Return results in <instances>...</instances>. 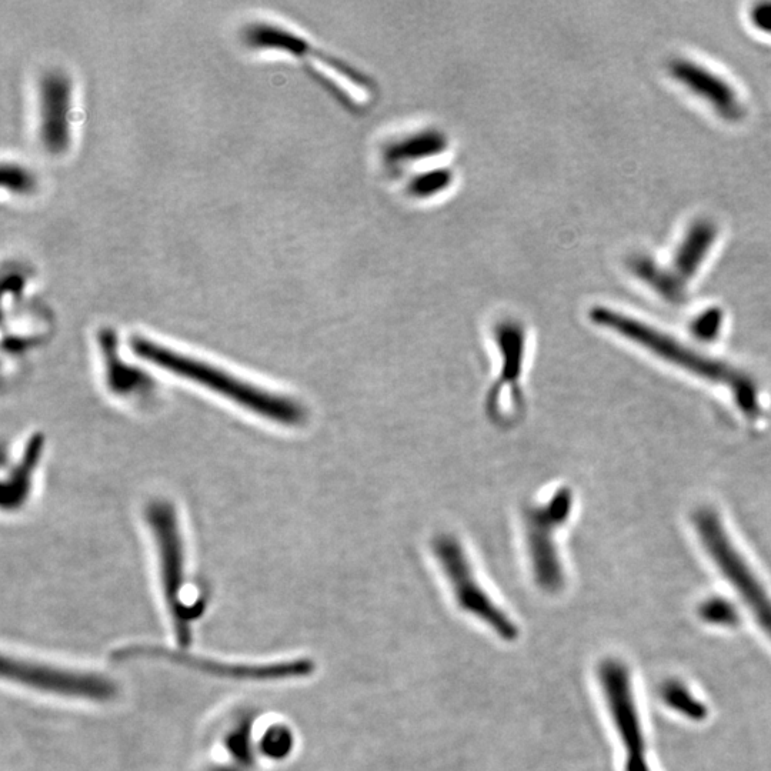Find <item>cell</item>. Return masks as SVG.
<instances>
[{
  "instance_id": "17",
  "label": "cell",
  "mask_w": 771,
  "mask_h": 771,
  "mask_svg": "<svg viewBox=\"0 0 771 771\" xmlns=\"http://www.w3.org/2000/svg\"><path fill=\"white\" fill-rule=\"evenodd\" d=\"M664 700L676 712L684 714L693 720H703L707 710L699 700L694 699L692 693L680 683H669L664 687Z\"/></svg>"
},
{
  "instance_id": "7",
  "label": "cell",
  "mask_w": 771,
  "mask_h": 771,
  "mask_svg": "<svg viewBox=\"0 0 771 771\" xmlns=\"http://www.w3.org/2000/svg\"><path fill=\"white\" fill-rule=\"evenodd\" d=\"M495 340L500 357H502V369L495 385L490 387L486 399V412L490 419L496 415L503 395L510 397V407L514 417H522L524 399L520 379L526 359L527 332L520 320L514 317H505L495 326Z\"/></svg>"
},
{
  "instance_id": "19",
  "label": "cell",
  "mask_w": 771,
  "mask_h": 771,
  "mask_svg": "<svg viewBox=\"0 0 771 771\" xmlns=\"http://www.w3.org/2000/svg\"><path fill=\"white\" fill-rule=\"evenodd\" d=\"M723 313L719 309H710L693 322L692 332L699 339H714L722 329Z\"/></svg>"
},
{
  "instance_id": "3",
  "label": "cell",
  "mask_w": 771,
  "mask_h": 771,
  "mask_svg": "<svg viewBox=\"0 0 771 771\" xmlns=\"http://www.w3.org/2000/svg\"><path fill=\"white\" fill-rule=\"evenodd\" d=\"M432 547L460 609L485 623L500 639L514 642L519 637V629L477 579L460 540L452 534H439Z\"/></svg>"
},
{
  "instance_id": "16",
  "label": "cell",
  "mask_w": 771,
  "mask_h": 771,
  "mask_svg": "<svg viewBox=\"0 0 771 771\" xmlns=\"http://www.w3.org/2000/svg\"><path fill=\"white\" fill-rule=\"evenodd\" d=\"M455 182V170L447 166L422 170L407 180V195L416 200H432L449 192Z\"/></svg>"
},
{
  "instance_id": "21",
  "label": "cell",
  "mask_w": 771,
  "mask_h": 771,
  "mask_svg": "<svg viewBox=\"0 0 771 771\" xmlns=\"http://www.w3.org/2000/svg\"><path fill=\"white\" fill-rule=\"evenodd\" d=\"M753 22L760 29L771 32V3H764L753 10Z\"/></svg>"
},
{
  "instance_id": "15",
  "label": "cell",
  "mask_w": 771,
  "mask_h": 771,
  "mask_svg": "<svg viewBox=\"0 0 771 771\" xmlns=\"http://www.w3.org/2000/svg\"><path fill=\"white\" fill-rule=\"evenodd\" d=\"M632 270L643 282L653 287L664 299L673 303L682 302L684 299V286L682 280L674 272H667L662 266L657 265L649 257L637 256L630 263Z\"/></svg>"
},
{
  "instance_id": "11",
  "label": "cell",
  "mask_w": 771,
  "mask_h": 771,
  "mask_svg": "<svg viewBox=\"0 0 771 771\" xmlns=\"http://www.w3.org/2000/svg\"><path fill=\"white\" fill-rule=\"evenodd\" d=\"M670 72L677 82L709 102L723 119L736 122L743 118V103L736 90L712 70L692 60L677 59L670 65Z\"/></svg>"
},
{
  "instance_id": "2",
  "label": "cell",
  "mask_w": 771,
  "mask_h": 771,
  "mask_svg": "<svg viewBox=\"0 0 771 771\" xmlns=\"http://www.w3.org/2000/svg\"><path fill=\"white\" fill-rule=\"evenodd\" d=\"M132 347L136 355L153 365L192 380L198 385L209 387L213 392L228 397L266 419L275 420L286 426H297L305 420V409L289 397L273 395L260 387L236 379L235 376L216 369L208 363L182 356L168 347L156 345L152 340L136 337L133 339Z\"/></svg>"
},
{
  "instance_id": "4",
  "label": "cell",
  "mask_w": 771,
  "mask_h": 771,
  "mask_svg": "<svg viewBox=\"0 0 771 771\" xmlns=\"http://www.w3.org/2000/svg\"><path fill=\"white\" fill-rule=\"evenodd\" d=\"M573 509V493L560 489L540 506L524 510L527 550L534 582L547 593H557L564 586V570L557 550L556 533L569 520Z\"/></svg>"
},
{
  "instance_id": "5",
  "label": "cell",
  "mask_w": 771,
  "mask_h": 771,
  "mask_svg": "<svg viewBox=\"0 0 771 771\" xmlns=\"http://www.w3.org/2000/svg\"><path fill=\"white\" fill-rule=\"evenodd\" d=\"M697 532L707 553L719 567L723 576L740 594L744 603L754 614L757 622L771 639V599L763 584L757 579L736 547L730 542L723 524L717 514L710 509H702L694 516Z\"/></svg>"
},
{
  "instance_id": "12",
  "label": "cell",
  "mask_w": 771,
  "mask_h": 771,
  "mask_svg": "<svg viewBox=\"0 0 771 771\" xmlns=\"http://www.w3.org/2000/svg\"><path fill=\"white\" fill-rule=\"evenodd\" d=\"M450 148L449 136L442 129L423 128L389 140L382 150L383 163L392 172L440 158Z\"/></svg>"
},
{
  "instance_id": "20",
  "label": "cell",
  "mask_w": 771,
  "mask_h": 771,
  "mask_svg": "<svg viewBox=\"0 0 771 771\" xmlns=\"http://www.w3.org/2000/svg\"><path fill=\"white\" fill-rule=\"evenodd\" d=\"M3 186L13 192H26L33 186L32 175L18 165L5 166L3 168Z\"/></svg>"
},
{
  "instance_id": "9",
  "label": "cell",
  "mask_w": 771,
  "mask_h": 771,
  "mask_svg": "<svg viewBox=\"0 0 771 771\" xmlns=\"http://www.w3.org/2000/svg\"><path fill=\"white\" fill-rule=\"evenodd\" d=\"M72 86L63 73L43 78L39 93V130L43 146L52 155L68 150L70 138Z\"/></svg>"
},
{
  "instance_id": "6",
  "label": "cell",
  "mask_w": 771,
  "mask_h": 771,
  "mask_svg": "<svg viewBox=\"0 0 771 771\" xmlns=\"http://www.w3.org/2000/svg\"><path fill=\"white\" fill-rule=\"evenodd\" d=\"M599 679L626 750V771H650L646 760V740L626 667L617 660H606L600 664Z\"/></svg>"
},
{
  "instance_id": "8",
  "label": "cell",
  "mask_w": 771,
  "mask_h": 771,
  "mask_svg": "<svg viewBox=\"0 0 771 771\" xmlns=\"http://www.w3.org/2000/svg\"><path fill=\"white\" fill-rule=\"evenodd\" d=\"M3 673L15 682L28 684L35 689L80 699L105 700L113 694L112 684L105 679L39 664L12 660L3 663Z\"/></svg>"
},
{
  "instance_id": "18",
  "label": "cell",
  "mask_w": 771,
  "mask_h": 771,
  "mask_svg": "<svg viewBox=\"0 0 771 771\" xmlns=\"http://www.w3.org/2000/svg\"><path fill=\"white\" fill-rule=\"evenodd\" d=\"M702 617L706 622L720 624V626H732L737 622V613L732 604L723 599H712L702 606Z\"/></svg>"
},
{
  "instance_id": "1",
  "label": "cell",
  "mask_w": 771,
  "mask_h": 771,
  "mask_svg": "<svg viewBox=\"0 0 771 771\" xmlns=\"http://www.w3.org/2000/svg\"><path fill=\"white\" fill-rule=\"evenodd\" d=\"M589 316L594 325L619 333L620 336L632 340L637 345L659 356L660 359L682 367L687 372L717 383V385L729 387L737 406L740 407L744 415L749 417L759 415V392H757L756 383L740 370L712 359V357L704 356L703 353L682 345L679 340L664 335L654 327L639 322L634 317L614 312L609 307H593Z\"/></svg>"
},
{
  "instance_id": "14",
  "label": "cell",
  "mask_w": 771,
  "mask_h": 771,
  "mask_svg": "<svg viewBox=\"0 0 771 771\" xmlns=\"http://www.w3.org/2000/svg\"><path fill=\"white\" fill-rule=\"evenodd\" d=\"M158 517L156 527H158L159 539L162 540V556H163V580H165L166 596L170 604H175V609H178V594L180 586H182V557H180V549L178 543V536L175 534V524L163 523L162 513H155Z\"/></svg>"
},
{
  "instance_id": "10",
  "label": "cell",
  "mask_w": 771,
  "mask_h": 771,
  "mask_svg": "<svg viewBox=\"0 0 771 771\" xmlns=\"http://www.w3.org/2000/svg\"><path fill=\"white\" fill-rule=\"evenodd\" d=\"M245 40L248 45L255 49L276 50V52L287 53L295 56L297 59H315L332 66L333 70L345 75L350 82L357 86L369 88L370 82L362 73L357 72L352 66L346 65L333 58L329 53L317 49L313 43L297 35L292 30L282 28V26L272 25V23H253L245 29Z\"/></svg>"
},
{
  "instance_id": "13",
  "label": "cell",
  "mask_w": 771,
  "mask_h": 771,
  "mask_svg": "<svg viewBox=\"0 0 771 771\" xmlns=\"http://www.w3.org/2000/svg\"><path fill=\"white\" fill-rule=\"evenodd\" d=\"M716 239L717 228L710 220H697L690 226L674 255V273L683 283L696 276Z\"/></svg>"
}]
</instances>
